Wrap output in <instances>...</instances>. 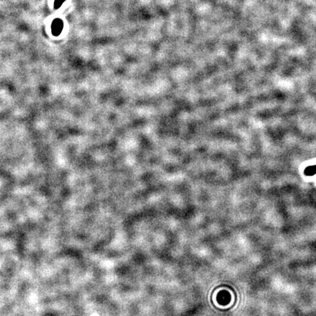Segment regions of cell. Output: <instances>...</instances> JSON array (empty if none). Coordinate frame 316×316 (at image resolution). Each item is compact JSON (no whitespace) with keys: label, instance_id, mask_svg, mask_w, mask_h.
Segmentation results:
<instances>
[{"label":"cell","instance_id":"1","mask_svg":"<svg viewBox=\"0 0 316 316\" xmlns=\"http://www.w3.org/2000/svg\"><path fill=\"white\" fill-rule=\"evenodd\" d=\"M316 173V165H311V166H308L305 168L304 170V174L306 176H313Z\"/></svg>","mask_w":316,"mask_h":316},{"label":"cell","instance_id":"2","mask_svg":"<svg viewBox=\"0 0 316 316\" xmlns=\"http://www.w3.org/2000/svg\"><path fill=\"white\" fill-rule=\"evenodd\" d=\"M53 32L54 34H58L60 33L61 28H62V24H61V22H58L57 23L54 22L53 25Z\"/></svg>","mask_w":316,"mask_h":316}]
</instances>
